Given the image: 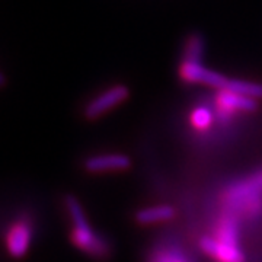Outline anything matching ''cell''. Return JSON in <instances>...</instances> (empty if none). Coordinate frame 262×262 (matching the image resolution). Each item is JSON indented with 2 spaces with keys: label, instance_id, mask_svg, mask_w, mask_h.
<instances>
[{
  "label": "cell",
  "instance_id": "cell-5",
  "mask_svg": "<svg viewBox=\"0 0 262 262\" xmlns=\"http://www.w3.org/2000/svg\"><path fill=\"white\" fill-rule=\"evenodd\" d=\"M128 94L130 92H128L127 86L117 84V86H114L111 89L105 91L99 96H96L94 101H91L89 105L86 106V110H84V114H86L88 118H96L98 115H101L105 111L114 108L115 105L122 102L128 96Z\"/></svg>",
  "mask_w": 262,
  "mask_h": 262
},
{
  "label": "cell",
  "instance_id": "cell-2",
  "mask_svg": "<svg viewBox=\"0 0 262 262\" xmlns=\"http://www.w3.org/2000/svg\"><path fill=\"white\" fill-rule=\"evenodd\" d=\"M66 206L69 210V214L73 220V229H72V241L76 246L83 249L95 256H103L108 253V246L102 239L95 233L92 227L89 226L86 215H84L82 207L75 196H66Z\"/></svg>",
  "mask_w": 262,
  "mask_h": 262
},
{
  "label": "cell",
  "instance_id": "cell-7",
  "mask_svg": "<svg viewBox=\"0 0 262 262\" xmlns=\"http://www.w3.org/2000/svg\"><path fill=\"white\" fill-rule=\"evenodd\" d=\"M84 166L89 170H115L130 166V158L122 153H106L95 155L84 162Z\"/></svg>",
  "mask_w": 262,
  "mask_h": 262
},
{
  "label": "cell",
  "instance_id": "cell-13",
  "mask_svg": "<svg viewBox=\"0 0 262 262\" xmlns=\"http://www.w3.org/2000/svg\"><path fill=\"white\" fill-rule=\"evenodd\" d=\"M150 262H189L184 253L173 248H162L153 252Z\"/></svg>",
  "mask_w": 262,
  "mask_h": 262
},
{
  "label": "cell",
  "instance_id": "cell-1",
  "mask_svg": "<svg viewBox=\"0 0 262 262\" xmlns=\"http://www.w3.org/2000/svg\"><path fill=\"white\" fill-rule=\"evenodd\" d=\"M261 194L262 170H259L227 188L223 194V203L229 210V214L239 213V214L253 215L261 210Z\"/></svg>",
  "mask_w": 262,
  "mask_h": 262
},
{
  "label": "cell",
  "instance_id": "cell-9",
  "mask_svg": "<svg viewBox=\"0 0 262 262\" xmlns=\"http://www.w3.org/2000/svg\"><path fill=\"white\" fill-rule=\"evenodd\" d=\"M219 101L223 106L230 108V110L255 111L258 108V103L253 98H249V96H245V95L241 94H234V92H230L227 89L222 91V94L219 96Z\"/></svg>",
  "mask_w": 262,
  "mask_h": 262
},
{
  "label": "cell",
  "instance_id": "cell-3",
  "mask_svg": "<svg viewBox=\"0 0 262 262\" xmlns=\"http://www.w3.org/2000/svg\"><path fill=\"white\" fill-rule=\"evenodd\" d=\"M201 249L217 262H244L245 256L237 245L227 244L215 236H204L200 241Z\"/></svg>",
  "mask_w": 262,
  "mask_h": 262
},
{
  "label": "cell",
  "instance_id": "cell-10",
  "mask_svg": "<svg viewBox=\"0 0 262 262\" xmlns=\"http://www.w3.org/2000/svg\"><path fill=\"white\" fill-rule=\"evenodd\" d=\"M215 237L227 244L237 245V222L233 214H226L222 217L215 229Z\"/></svg>",
  "mask_w": 262,
  "mask_h": 262
},
{
  "label": "cell",
  "instance_id": "cell-12",
  "mask_svg": "<svg viewBox=\"0 0 262 262\" xmlns=\"http://www.w3.org/2000/svg\"><path fill=\"white\" fill-rule=\"evenodd\" d=\"M203 38L200 34H192L187 39V47H185V54H184V61L188 63H201L203 57Z\"/></svg>",
  "mask_w": 262,
  "mask_h": 262
},
{
  "label": "cell",
  "instance_id": "cell-8",
  "mask_svg": "<svg viewBox=\"0 0 262 262\" xmlns=\"http://www.w3.org/2000/svg\"><path fill=\"white\" fill-rule=\"evenodd\" d=\"M175 215V208L169 204H156V206L144 207L136 213V219L140 223H156L165 222Z\"/></svg>",
  "mask_w": 262,
  "mask_h": 262
},
{
  "label": "cell",
  "instance_id": "cell-4",
  "mask_svg": "<svg viewBox=\"0 0 262 262\" xmlns=\"http://www.w3.org/2000/svg\"><path fill=\"white\" fill-rule=\"evenodd\" d=\"M181 77L188 82H201V83L210 84L217 89H226L229 83V79L226 76L215 73L213 70H208L201 63H188L184 61L179 69Z\"/></svg>",
  "mask_w": 262,
  "mask_h": 262
},
{
  "label": "cell",
  "instance_id": "cell-11",
  "mask_svg": "<svg viewBox=\"0 0 262 262\" xmlns=\"http://www.w3.org/2000/svg\"><path fill=\"white\" fill-rule=\"evenodd\" d=\"M227 91L234 92V94L245 95L249 98H262V84L253 83V82H246V80H237V79H229V83L226 86Z\"/></svg>",
  "mask_w": 262,
  "mask_h": 262
},
{
  "label": "cell",
  "instance_id": "cell-14",
  "mask_svg": "<svg viewBox=\"0 0 262 262\" xmlns=\"http://www.w3.org/2000/svg\"><path fill=\"white\" fill-rule=\"evenodd\" d=\"M191 122L194 124V127L203 130L211 124V114L206 108H196L191 115Z\"/></svg>",
  "mask_w": 262,
  "mask_h": 262
},
{
  "label": "cell",
  "instance_id": "cell-6",
  "mask_svg": "<svg viewBox=\"0 0 262 262\" xmlns=\"http://www.w3.org/2000/svg\"><path fill=\"white\" fill-rule=\"evenodd\" d=\"M31 242V226L27 220H18L10 226L6 234V248L10 255L22 256Z\"/></svg>",
  "mask_w": 262,
  "mask_h": 262
}]
</instances>
